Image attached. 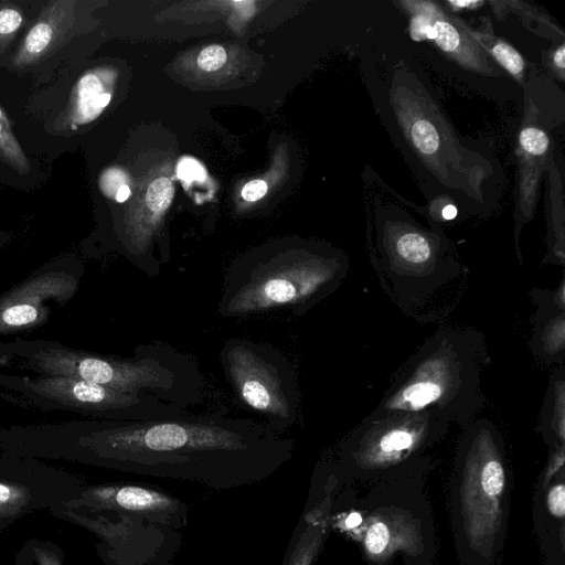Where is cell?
<instances>
[{"label": "cell", "instance_id": "1", "mask_svg": "<svg viewBox=\"0 0 565 565\" xmlns=\"http://www.w3.org/2000/svg\"><path fill=\"white\" fill-rule=\"evenodd\" d=\"M11 451L72 455L96 465L226 490L252 486L287 465L295 440L260 420L220 414L149 422L75 419L0 427Z\"/></svg>", "mask_w": 565, "mask_h": 565}, {"label": "cell", "instance_id": "2", "mask_svg": "<svg viewBox=\"0 0 565 565\" xmlns=\"http://www.w3.org/2000/svg\"><path fill=\"white\" fill-rule=\"evenodd\" d=\"M381 87L385 122L416 173L468 211L483 206V186L494 167L456 136L417 72L399 61L387 70Z\"/></svg>", "mask_w": 565, "mask_h": 565}, {"label": "cell", "instance_id": "3", "mask_svg": "<svg viewBox=\"0 0 565 565\" xmlns=\"http://www.w3.org/2000/svg\"><path fill=\"white\" fill-rule=\"evenodd\" d=\"M489 363L479 330L440 328L394 374L367 416L430 411L466 426L484 406L481 375Z\"/></svg>", "mask_w": 565, "mask_h": 565}, {"label": "cell", "instance_id": "4", "mask_svg": "<svg viewBox=\"0 0 565 565\" xmlns=\"http://www.w3.org/2000/svg\"><path fill=\"white\" fill-rule=\"evenodd\" d=\"M347 271V260L335 253L305 248L250 254L224 274L217 315L245 318L286 310L301 316L337 290Z\"/></svg>", "mask_w": 565, "mask_h": 565}, {"label": "cell", "instance_id": "5", "mask_svg": "<svg viewBox=\"0 0 565 565\" xmlns=\"http://www.w3.org/2000/svg\"><path fill=\"white\" fill-rule=\"evenodd\" d=\"M376 228V268L394 301L416 318L449 310L466 274L445 237L391 216L379 218Z\"/></svg>", "mask_w": 565, "mask_h": 565}, {"label": "cell", "instance_id": "6", "mask_svg": "<svg viewBox=\"0 0 565 565\" xmlns=\"http://www.w3.org/2000/svg\"><path fill=\"white\" fill-rule=\"evenodd\" d=\"M0 397L42 412H68L90 419L149 422L186 413L182 406L83 380L0 373Z\"/></svg>", "mask_w": 565, "mask_h": 565}, {"label": "cell", "instance_id": "7", "mask_svg": "<svg viewBox=\"0 0 565 565\" xmlns=\"http://www.w3.org/2000/svg\"><path fill=\"white\" fill-rule=\"evenodd\" d=\"M220 362L235 403L260 416V422L284 433L298 417L299 391L288 358L271 343L230 338Z\"/></svg>", "mask_w": 565, "mask_h": 565}, {"label": "cell", "instance_id": "8", "mask_svg": "<svg viewBox=\"0 0 565 565\" xmlns=\"http://www.w3.org/2000/svg\"><path fill=\"white\" fill-rule=\"evenodd\" d=\"M84 275L78 259L61 257L0 294V338L29 332L46 323L54 308L74 298Z\"/></svg>", "mask_w": 565, "mask_h": 565}, {"label": "cell", "instance_id": "9", "mask_svg": "<svg viewBox=\"0 0 565 565\" xmlns=\"http://www.w3.org/2000/svg\"><path fill=\"white\" fill-rule=\"evenodd\" d=\"M449 424L448 418L430 411L366 416L352 431L348 444L365 456L384 461L441 437Z\"/></svg>", "mask_w": 565, "mask_h": 565}, {"label": "cell", "instance_id": "10", "mask_svg": "<svg viewBox=\"0 0 565 565\" xmlns=\"http://www.w3.org/2000/svg\"><path fill=\"white\" fill-rule=\"evenodd\" d=\"M113 512V511H110ZM115 520L82 518L111 547L118 565H168L180 547V531L142 516L114 512Z\"/></svg>", "mask_w": 565, "mask_h": 565}, {"label": "cell", "instance_id": "11", "mask_svg": "<svg viewBox=\"0 0 565 565\" xmlns=\"http://www.w3.org/2000/svg\"><path fill=\"white\" fill-rule=\"evenodd\" d=\"M73 505L92 512H122L142 516L175 530L188 524L190 507L180 499L156 488L137 483L96 486L82 493Z\"/></svg>", "mask_w": 565, "mask_h": 565}, {"label": "cell", "instance_id": "12", "mask_svg": "<svg viewBox=\"0 0 565 565\" xmlns=\"http://www.w3.org/2000/svg\"><path fill=\"white\" fill-rule=\"evenodd\" d=\"M525 111L518 139L519 190L516 228L531 221L536 204L539 180L553 160L547 124H542L539 106L525 96Z\"/></svg>", "mask_w": 565, "mask_h": 565}, {"label": "cell", "instance_id": "13", "mask_svg": "<svg viewBox=\"0 0 565 565\" xmlns=\"http://www.w3.org/2000/svg\"><path fill=\"white\" fill-rule=\"evenodd\" d=\"M406 9L413 10L426 21L425 39L434 41L438 49L462 67L482 74L500 75L499 68L490 63L487 53L471 36L465 23L448 15L436 2L402 1Z\"/></svg>", "mask_w": 565, "mask_h": 565}, {"label": "cell", "instance_id": "14", "mask_svg": "<svg viewBox=\"0 0 565 565\" xmlns=\"http://www.w3.org/2000/svg\"><path fill=\"white\" fill-rule=\"evenodd\" d=\"M544 307L547 313L537 312V319L544 323L536 321L533 348L540 358L555 361L558 353L563 358L564 351V303L556 302L554 307L544 303Z\"/></svg>", "mask_w": 565, "mask_h": 565}, {"label": "cell", "instance_id": "15", "mask_svg": "<svg viewBox=\"0 0 565 565\" xmlns=\"http://www.w3.org/2000/svg\"><path fill=\"white\" fill-rule=\"evenodd\" d=\"M490 26L488 22L478 30L467 25L469 33L487 55H490L516 81L522 82L525 66L523 57L513 46L493 35Z\"/></svg>", "mask_w": 565, "mask_h": 565}, {"label": "cell", "instance_id": "16", "mask_svg": "<svg viewBox=\"0 0 565 565\" xmlns=\"http://www.w3.org/2000/svg\"><path fill=\"white\" fill-rule=\"evenodd\" d=\"M110 94L102 90L94 74H85L77 83L73 104V119L77 124L89 122L108 105Z\"/></svg>", "mask_w": 565, "mask_h": 565}, {"label": "cell", "instance_id": "17", "mask_svg": "<svg viewBox=\"0 0 565 565\" xmlns=\"http://www.w3.org/2000/svg\"><path fill=\"white\" fill-rule=\"evenodd\" d=\"M318 522L307 514L290 540L282 565H310L319 537Z\"/></svg>", "mask_w": 565, "mask_h": 565}, {"label": "cell", "instance_id": "18", "mask_svg": "<svg viewBox=\"0 0 565 565\" xmlns=\"http://www.w3.org/2000/svg\"><path fill=\"white\" fill-rule=\"evenodd\" d=\"M554 161L550 163V201H551V230L553 231V248L556 258L561 263L564 260V209H563V186L561 175Z\"/></svg>", "mask_w": 565, "mask_h": 565}, {"label": "cell", "instance_id": "19", "mask_svg": "<svg viewBox=\"0 0 565 565\" xmlns=\"http://www.w3.org/2000/svg\"><path fill=\"white\" fill-rule=\"evenodd\" d=\"M555 375V381L551 384L548 393L546 394L547 401L545 402L542 411L541 424H547L551 426L563 440L565 411V381L563 365L559 366Z\"/></svg>", "mask_w": 565, "mask_h": 565}, {"label": "cell", "instance_id": "20", "mask_svg": "<svg viewBox=\"0 0 565 565\" xmlns=\"http://www.w3.org/2000/svg\"><path fill=\"white\" fill-rule=\"evenodd\" d=\"M31 499L26 487L0 480V513L11 518L23 511Z\"/></svg>", "mask_w": 565, "mask_h": 565}, {"label": "cell", "instance_id": "21", "mask_svg": "<svg viewBox=\"0 0 565 565\" xmlns=\"http://www.w3.org/2000/svg\"><path fill=\"white\" fill-rule=\"evenodd\" d=\"M480 481L483 491L489 497L499 495L505 482V473L501 461L494 457L484 461L480 471Z\"/></svg>", "mask_w": 565, "mask_h": 565}, {"label": "cell", "instance_id": "22", "mask_svg": "<svg viewBox=\"0 0 565 565\" xmlns=\"http://www.w3.org/2000/svg\"><path fill=\"white\" fill-rule=\"evenodd\" d=\"M174 193L172 182L164 177L153 180L147 190V204L152 212H163L170 205Z\"/></svg>", "mask_w": 565, "mask_h": 565}, {"label": "cell", "instance_id": "23", "mask_svg": "<svg viewBox=\"0 0 565 565\" xmlns=\"http://www.w3.org/2000/svg\"><path fill=\"white\" fill-rule=\"evenodd\" d=\"M53 35L52 28L44 22L35 24L24 40V51L29 55H38L50 44Z\"/></svg>", "mask_w": 565, "mask_h": 565}, {"label": "cell", "instance_id": "24", "mask_svg": "<svg viewBox=\"0 0 565 565\" xmlns=\"http://www.w3.org/2000/svg\"><path fill=\"white\" fill-rule=\"evenodd\" d=\"M0 148L15 163L25 166V159L22 151L12 136L7 118L0 108Z\"/></svg>", "mask_w": 565, "mask_h": 565}, {"label": "cell", "instance_id": "25", "mask_svg": "<svg viewBox=\"0 0 565 565\" xmlns=\"http://www.w3.org/2000/svg\"><path fill=\"white\" fill-rule=\"evenodd\" d=\"M390 541L388 527L383 522L373 523L365 536V546L372 554L382 553Z\"/></svg>", "mask_w": 565, "mask_h": 565}, {"label": "cell", "instance_id": "26", "mask_svg": "<svg viewBox=\"0 0 565 565\" xmlns=\"http://www.w3.org/2000/svg\"><path fill=\"white\" fill-rule=\"evenodd\" d=\"M226 61V52L221 45H210L204 47L199 56V66L206 72H213L221 68Z\"/></svg>", "mask_w": 565, "mask_h": 565}, {"label": "cell", "instance_id": "27", "mask_svg": "<svg viewBox=\"0 0 565 565\" xmlns=\"http://www.w3.org/2000/svg\"><path fill=\"white\" fill-rule=\"evenodd\" d=\"M178 177L186 182L202 181L205 172L202 166L192 158L182 159L177 169Z\"/></svg>", "mask_w": 565, "mask_h": 565}, {"label": "cell", "instance_id": "28", "mask_svg": "<svg viewBox=\"0 0 565 565\" xmlns=\"http://www.w3.org/2000/svg\"><path fill=\"white\" fill-rule=\"evenodd\" d=\"M22 22L21 13L12 8L0 10V34H10L19 29Z\"/></svg>", "mask_w": 565, "mask_h": 565}, {"label": "cell", "instance_id": "29", "mask_svg": "<svg viewBox=\"0 0 565 565\" xmlns=\"http://www.w3.org/2000/svg\"><path fill=\"white\" fill-rule=\"evenodd\" d=\"M548 509L552 514L563 516L565 513V488L563 484L551 489L547 499Z\"/></svg>", "mask_w": 565, "mask_h": 565}, {"label": "cell", "instance_id": "30", "mask_svg": "<svg viewBox=\"0 0 565 565\" xmlns=\"http://www.w3.org/2000/svg\"><path fill=\"white\" fill-rule=\"evenodd\" d=\"M267 192V184L263 180H253L246 183L242 190V195L246 201L254 202L263 198Z\"/></svg>", "mask_w": 565, "mask_h": 565}, {"label": "cell", "instance_id": "31", "mask_svg": "<svg viewBox=\"0 0 565 565\" xmlns=\"http://www.w3.org/2000/svg\"><path fill=\"white\" fill-rule=\"evenodd\" d=\"M36 565H63L60 556L49 548L34 547Z\"/></svg>", "mask_w": 565, "mask_h": 565}, {"label": "cell", "instance_id": "32", "mask_svg": "<svg viewBox=\"0 0 565 565\" xmlns=\"http://www.w3.org/2000/svg\"><path fill=\"white\" fill-rule=\"evenodd\" d=\"M564 55H565V45L561 44L552 55V65L553 70L559 76V79H564Z\"/></svg>", "mask_w": 565, "mask_h": 565}, {"label": "cell", "instance_id": "33", "mask_svg": "<svg viewBox=\"0 0 565 565\" xmlns=\"http://www.w3.org/2000/svg\"><path fill=\"white\" fill-rule=\"evenodd\" d=\"M446 4L451 7L452 9H478L480 6L484 4L483 1H447Z\"/></svg>", "mask_w": 565, "mask_h": 565}, {"label": "cell", "instance_id": "34", "mask_svg": "<svg viewBox=\"0 0 565 565\" xmlns=\"http://www.w3.org/2000/svg\"><path fill=\"white\" fill-rule=\"evenodd\" d=\"M458 215V209L455 204H446L441 210V218L445 221H451Z\"/></svg>", "mask_w": 565, "mask_h": 565}, {"label": "cell", "instance_id": "35", "mask_svg": "<svg viewBox=\"0 0 565 565\" xmlns=\"http://www.w3.org/2000/svg\"><path fill=\"white\" fill-rule=\"evenodd\" d=\"M129 196H130V189L127 184L121 185L115 194V199L119 203L125 202Z\"/></svg>", "mask_w": 565, "mask_h": 565}, {"label": "cell", "instance_id": "36", "mask_svg": "<svg viewBox=\"0 0 565 565\" xmlns=\"http://www.w3.org/2000/svg\"><path fill=\"white\" fill-rule=\"evenodd\" d=\"M362 519L359 513H351L347 520L345 523L349 527H355L361 523Z\"/></svg>", "mask_w": 565, "mask_h": 565}, {"label": "cell", "instance_id": "37", "mask_svg": "<svg viewBox=\"0 0 565 565\" xmlns=\"http://www.w3.org/2000/svg\"><path fill=\"white\" fill-rule=\"evenodd\" d=\"M2 519H6V518L0 513V520H2Z\"/></svg>", "mask_w": 565, "mask_h": 565}, {"label": "cell", "instance_id": "38", "mask_svg": "<svg viewBox=\"0 0 565 565\" xmlns=\"http://www.w3.org/2000/svg\"><path fill=\"white\" fill-rule=\"evenodd\" d=\"M2 242H3V239H2V237L0 236V246H1Z\"/></svg>", "mask_w": 565, "mask_h": 565}]
</instances>
